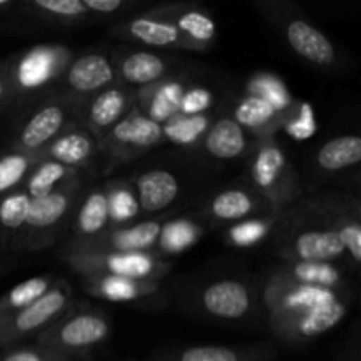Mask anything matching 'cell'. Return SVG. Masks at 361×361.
<instances>
[{"label": "cell", "mask_w": 361, "mask_h": 361, "mask_svg": "<svg viewBox=\"0 0 361 361\" xmlns=\"http://www.w3.org/2000/svg\"><path fill=\"white\" fill-rule=\"evenodd\" d=\"M74 303V293L67 282L59 281L48 293L20 312L0 321V351L23 345L66 316Z\"/></svg>", "instance_id": "1"}, {"label": "cell", "mask_w": 361, "mask_h": 361, "mask_svg": "<svg viewBox=\"0 0 361 361\" xmlns=\"http://www.w3.org/2000/svg\"><path fill=\"white\" fill-rule=\"evenodd\" d=\"M109 331L111 324L106 314L92 309L74 312L71 309L53 326L42 331L35 342L74 360L108 341Z\"/></svg>", "instance_id": "2"}, {"label": "cell", "mask_w": 361, "mask_h": 361, "mask_svg": "<svg viewBox=\"0 0 361 361\" xmlns=\"http://www.w3.org/2000/svg\"><path fill=\"white\" fill-rule=\"evenodd\" d=\"M67 261L87 277L109 275L136 281H152L166 271L164 264L148 252H80L69 250Z\"/></svg>", "instance_id": "3"}, {"label": "cell", "mask_w": 361, "mask_h": 361, "mask_svg": "<svg viewBox=\"0 0 361 361\" xmlns=\"http://www.w3.org/2000/svg\"><path fill=\"white\" fill-rule=\"evenodd\" d=\"M250 178L261 196L274 207L293 200L298 183L288 157L275 143H263L254 154L250 161Z\"/></svg>", "instance_id": "4"}, {"label": "cell", "mask_w": 361, "mask_h": 361, "mask_svg": "<svg viewBox=\"0 0 361 361\" xmlns=\"http://www.w3.org/2000/svg\"><path fill=\"white\" fill-rule=\"evenodd\" d=\"M78 189H80V182H73L71 185L55 190L48 196L30 200L27 222L21 235L18 236L20 243L16 247L25 245L28 249H37V247H42L46 238H51L53 231L73 210Z\"/></svg>", "instance_id": "5"}, {"label": "cell", "mask_w": 361, "mask_h": 361, "mask_svg": "<svg viewBox=\"0 0 361 361\" xmlns=\"http://www.w3.org/2000/svg\"><path fill=\"white\" fill-rule=\"evenodd\" d=\"M67 118H69L67 104L46 102L25 120L13 148L25 154L41 155V152L67 129Z\"/></svg>", "instance_id": "6"}, {"label": "cell", "mask_w": 361, "mask_h": 361, "mask_svg": "<svg viewBox=\"0 0 361 361\" xmlns=\"http://www.w3.org/2000/svg\"><path fill=\"white\" fill-rule=\"evenodd\" d=\"M207 314L222 321H240L252 310L254 293L238 279H222L207 286L200 296Z\"/></svg>", "instance_id": "7"}, {"label": "cell", "mask_w": 361, "mask_h": 361, "mask_svg": "<svg viewBox=\"0 0 361 361\" xmlns=\"http://www.w3.org/2000/svg\"><path fill=\"white\" fill-rule=\"evenodd\" d=\"M162 226L157 221L141 222L130 228L102 233L88 242H78L71 250L80 252H147L159 242Z\"/></svg>", "instance_id": "8"}, {"label": "cell", "mask_w": 361, "mask_h": 361, "mask_svg": "<svg viewBox=\"0 0 361 361\" xmlns=\"http://www.w3.org/2000/svg\"><path fill=\"white\" fill-rule=\"evenodd\" d=\"M284 37L293 51L317 67H330L337 60V51L323 30L305 18L291 16L282 25Z\"/></svg>", "instance_id": "9"}, {"label": "cell", "mask_w": 361, "mask_h": 361, "mask_svg": "<svg viewBox=\"0 0 361 361\" xmlns=\"http://www.w3.org/2000/svg\"><path fill=\"white\" fill-rule=\"evenodd\" d=\"M288 250L291 263H334L348 256L335 226L302 229L293 236Z\"/></svg>", "instance_id": "10"}, {"label": "cell", "mask_w": 361, "mask_h": 361, "mask_svg": "<svg viewBox=\"0 0 361 361\" xmlns=\"http://www.w3.org/2000/svg\"><path fill=\"white\" fill-rule=\"evenodd\" d=\"M120 32L130 37L133 41L141 42L145 46H155V48L169 49H189V51H201L197 44L185 37L178 28L169 21L155 16V14H145L134 20L127 21Z\"/></svg>", "instance_id": "11"}, {"label": "cell", "mask_w": 361, "mask_h": 361, "mask_svg": "<svg viewBox=\"0 0 361 361\" xmlns=\"http://www.w3.org/2000/svg\"><path fill=\"white\" fill-rule=\"evenodd\" d=\"M116 78V71L108 56L101 53H87L78 56L66 71V87L78 95L99 94L111 87Z\"/></svg>", "instance_id": "12"}, {"label": "cell", "mask_w": 361, "mask_h": 361, "mask_svg": "<svg viewBox=\"0 0 361 361\" xmlns=\"http://www.w3.org/2000/svg\"><path fill=\"white\" fill-rule=\"evenodd\" d=\"M133 108V95L122 87H108L95 94L87 109V126L95 136L106 137Z\"/></svg>", "instance_id": "13"}, {"label": "cell", "mask_w": 361, "mask_h": 361, "mask_svg": "<svg viewBox=\"0 0 361 361\" xmlns=\"http://www.w3.org/2000/svg\"><path fill=\"white\" fill-rule=\"evenodd\" d=\"M164 137L161 123L154 122L147 115L130 111L120 123H116L111 133L106 136L109 147L115 152H140L159 145Z\"/></svg>", "instance_id": "14"}, {"label": "cell", "mask_w": 361, "mask_h": 361, "mask_svg": "<svg viewBox=\"0 0 361 361\" xmlns=\"http://www.w3.org/2000/svg\"><path fill=\"white\" fill-rule=\"evenodd\" d=\"M137 207L145 214L166 210L180 194V182L168 169H150L137 176Z\"/></svg>", "instance_id": "15"}, {"label": "cell", "mask_w": 361, "mask_h": 361, "mask_svg": "<svg viewBox=\"0 0 361 361\" xmlns=\"http://www.w3.org/2000/svg\"><path fill=\"white\" fill-rule=\"evenodd\" d=\"M203 147L208 155L221 161H233L242 157L249 148L247 130L233 118H219L210 123L203 136Z\"/></svg>", "instance_id": "16"}, {"label": "cell", "mask_w": 361, "mask_h": 361, "mask_svg": "<svg viewBox=\"0 0 361 361\" xmlns=\"http://www.w3.org/2000/svg\"><path fill=\"white\" fill-rule=\"evenodd\" d=\"M152 14L175 25L189 41H192L194 44L203 49L214 41L215 34H217L215 21L207 13L196 9V7H162V9L154 11Z\"/></svg>", "instance_id": "17"}, {"label": "cell", "mask_w": 361, "mask_h": 361, "mask_svg": "<svg viewBox=\"0 0 361 361\" xmlns=\"http://www.w3.org/2000/svg\"><path fill=\"white\" fill-rule=\"evenodd\" d=\"M345 314H348V303H345L344 296H341V298L331 300L324 305L316 307L312 312H309L298 323L293 324L282 338L288 342L312 341V338L319 337V335L326 334L328 330L337 326L344 319Z\"/></svg>", "instance_id": "18"}, {"label": "cell", "mask_w": 361, "mask_h": 361, "mask_svg": "<svg viewBox=\"0 0 361 361\" xmlns=\"http://www.w3.org/2000/svg\"><path fill=\"white\" fill-rule=\"evenodd\" d=\"M267 348H228V345H190L162 355L154 361H271Z\"/></svg>", "instance_id": "19"}, {"label": "cell", "mask_w": 361, "mask_h": 361, "mask_svg": "<svg viewBox=\"0 0 361 361\" xmlns=\"http://www.w3.org/2000/svg\"><path fill=\"white\" fill-rule=\"evenodd\" d=\"M116 73L133 87H154L168 76L169 63L154 51H130L120 59Z\"/></svg>", "instance_id": "20"}, {"label": "cell", "mask_w": 361, "mask_h": 361, "mask_svg": "<svg viewBox=\"0 0 361 361\" xmlns=\"http://www.w3.org/2000/svg\"><path fill=\"white\" fill-rule=\"evenodd\" d=\"M94 150L95 143L90 133L81 129H66L41 152V157L80 169V166L94 155Z\"/></svg>", "instance_id": "21"}, {"label": "cell", "mask_w": 361, "mask_h": 361, "mask_svg": "<svg viewBox=\"0 0 361 361\" xmlns=\"http://www.w3.org/2000/svg\"><path fill=\"white\" fill-rule=\"evenodd\" d=\"M87 291L101 298L111 302H136L140 298H148L157 293V284L152 281H136L126 277H109V275H97L87 277L85 284Z\"/></svg>", "instance_id": "22"}, {"label": "cell", "mask_w": 361, "mask_h": 361, "mask_svg": "<svg viewBox=\"0 0 361 361\" xmlns=\"http://www.w3.org/2000/svg\"><path fill=\"white\" fill-rule=\"evenodd\" d=\"M73 182H78V169L49 161V159H42L27 176L25 192L30 196V200H34V197L48 196L55 190L71 185Z\"/></svg>", "instance_id": "23"}, {"label": "cell", "mask_w": 361, "mask_h": 361, "mask_svg": "<svg viewBox=\"0 0 361 361\" xmlns=\"http://www.w3.org/2000/svg\"><path fill=\"white\" fill-rule=\"evenodd\" d=\"M109 226V203L108 196L102 189H95L81 201L78 208L76 221H74V231L80 240L97 238L106 231Z\"/></svg>", "instance_id": "24"}, {"label": "cell", "mask_w": 361, "mask_h": 361, "mask_svg": "<svg viewBox=\"0 0 361 361\" xmlns=\"http://www.w3.org/2000/svg\"><path fill=\"white\" fill-rule=\"evenodd\" d=\"M361 161V137L356 134H344L326 141L316 154L317 168L326 173L353 168Z\"/></svg>", "instance_id": "25"}, {"label": "cell", "mask_w": 361, "mask_h": 361, "mask_svg": "<svg viewBox=\"0 0 361 361\" xmlns=\"http://www.w3.org/2000/svg\"><path fill=\"white\" fill-rule=\"evenodd\" d=\"M259 204H263V197H257L256 194L249 192V190L226 189L214 196L210 203V214L217 221H242L249 215L257 214Z\"/></svg>", "instance_id": "26"}, {"label": "cell", "mask_w": 361, "mask_h": 361, "mask_svg": "<svg viewBox=\"0 0 361 361\" xmlns=\"http://www.w3.org/2000/svg\"><path fill=\"white\" fill-rule=\"evenodd\" d=\"M281 109L261 95L252 94L243 97L235 108V122L243 129L263 133L277 126V118Z\"/></svg>", "instance_id": "27"}, {"label": "cell", "mask_w": 361, "mask_h": 361, "mask_svg": "<svg viewBox=\"0 0 361 361\" xmlns=\"http://www.w3.org/2000/svg\"><path fill=\"white\" fill-rule=\"evenodd\" d=\"M55 284V277L39 275V277L27 279L21 284L14 286L6 295L0 296V321L23 310L25 307H28L35 300L41 298L44 293H48Z\"/></svg>", "instance_id": "28"}, {"label": "cell", "mask_w": 361, "mask_h": 361, "mask_svg": "<svg viewBox=\"0 0 361 361\" xmlns=\"http://www.w3.org/2000/svg\"><path fill=\"white\" fill-rule=\"evenodd\" d=\"M286 277L295 282L314 288H326L344 291V279L334 263H300L293 261L284 270H281Z\"/></svg>", "instance_id": "29"}, {"label": "cell", "mask_w": 361, "mask_h": 361, "mask_svg": "<svg viewBox=\"0 0 361 361\" xmlns=\"http://www.w3.org/2000/svg\"><path fill=\"white\" fill-rule=\"evenodd\" d=\"M30 196L25 190H14L0 197V236L6 242L18 240L27 222Z\"/></svg>", "instance_id": "30"}, {"label": "cell", "mask_w": 361, "mask_h": 361, "mask_svg": "<svg viewBox=\"0 0 361 361\" xmlns=\"http://www.w3.org/2000/svg\"><path fill=\"white\" fill-rule=\"evenodd\" d=\"M41 161V155L25 154L14 148L0 155V197L18 190V185L27 180L32 169Z\"/></svg>", "instance_id": "31"}, {"label": "cell", "mask_w": 361, "mask_h": 361, "mask_svg": "<svg viewBox=\"0 0 361 361\" xmlns=\"http://www.w3.org/2000/svg\"><path fill=\"white\" fill-rule=\"evenodd\" d=\"M208 127H210V120L204 115H175L168 122H164L162 134H164L166 140L175 141L178 145H190L196 143L201 136H204Z\"/></svg>", "instance_id": "32"}, {"label": "cell", "mask_w": 361, "mask_h": 361, "mask_svg": "<svg viewBox=\"0 0 361 361\" xmlns=\"http://www.w3.org/2000/svg\"><path fill=\"white\" fill-rule=\"evenodd\" d=\"M183 90L180 83H166L155 90L154 97L150 99L148 104L147 116L157 123L168 122L171 116L178 115L180 101H182Z\"/></svg>", "instance_id": "33"}, {"label": "cell", "mask_w": 361, "mask_h": 361, "mask_svg": "<svg viewBox=\"0 0 361 361\" xmlns=\"http://www.w3.org/2000/svg\"><path fill=\"white\" fill-rule=\"evenodd\" d=\"M30 7L39 14L60 21H80L81 18L88 16L83 0H34Z\"/></svg>", "instance_id": "34"}, {"label": "cell", "mask_w": 361, "mask_h": 361, "mask_svg": "<svg viewBox=\"0 0 361 361\" xmlns=\"http://www.w3.org/2000/svg\"><path fill=\"white\" fill-rule=\"evenodd\" d=\"M0 361H73V358L34 342L0 351Z\"/></svg>", "instance_id": "35"}, {"label": "cell", "mask_w": 361, "mask_h": 361, "mask_svg": "<svg viewBox=\"0 0 361 361\" xmlns=\"http://www.w3.org/2000/svg\"><path fill=\"white\" fill-rule=\"evenodd\" d=\"M106 196L109 203V222H127L140 210L136 197L126 187H113L109 192H106Z\"/></svg>", "instance_id": "36"}, {"label": "cell", "mask_w": 361, "mask_h": 361, "mask_svg": "<svg viewBox=\"0 0 361 361\" xmlns=\"http://www.w3.org/2000/svg\"><path fill=\"white\" fill-rule=\"evenodd\" d=\"M337 228L338 236H341V242L344 245L345 254L353 259V263L360 264L361 261V226L358 219H348L342 217L338 219L337 224H334Z\"/></svg>", "instance_id": "37"}, {"label": "cell", "mask_w": 361, "mask_h": 361, "mask_svg": "<svg viewBox=\"0 0 361 361\" xmlns=\"http://www.w3.org/2000/svg\"><path fill=\"white\" fill-rule=\"evenodd\" d=\"M212 104V94L207 88H190L189 92H183L182 101H180L178 115L196 116L207 111Z\"/></svg>", "instance_id": "38"}, {"label": "cell", "mask_w": 361, "mask_h": 361, "mask_svg": "<svg viewBox=\"0 0 361 361\" xmlns=\"http://www.w3.org/2000/svg\"><path fill=\"white\" fill-rule=\"evenodd\" d=\"M162 235V247L168 250H182L183 247L190 245L194 240L192 226L185 224V222H176V224H169L168 229L161 233Z\"/></svg>", "instance_id": "39"}, {"label": "cell", "mask_w": 361, "mask_h": 361, "mask_svg": "<svg viewBox=\"0 0 361 361\" xmlns=\"http://www.w3.org/2000/svg\"><path fill=\"white\" fill-rule=\"evenodd\" d=\"M268 226L264 222L252 221V222H243V224L236 226L229 231V236H231L233 242L236 245H250V243H256L267 235Z\"/></svg>", "instance_id": "40"}, {"label": "cell", "mask_w": 361, "mask_h": 361, "mask_svg": "<svg viewBox=\"0 0 361 361\" xmlns=\"http://www.w3.org/2000/svg\"><path fill=\"white\" fill-rule=\"evenodd\" d=\"M288 133L291 134L293 137H296V140H305V137L312 136V134L316 133L314 113L309 104L302 106V111H300L298 118L291 120V123L288 126Z\"/></svg>", "instance_id": "41"}, {"label": "cell", "mask_w": 361, "mask_h": 361, "mask_svg": "<svg viewBox=\"0 0 361 361\" xmlns=\"http://www.w3.org/2000/svg\"><path fill=\"white\" fill-rule=\"evenodd\" d=\"M88 14H115L126 7L123 0H83Z\"/></svg>", "instance_id": "42"}, {"label": "cell", "mask_w": 361, "mask_h": 361, "mask_svg": "<svg viewBox=\"0 0 361 361\" xmlns=\"http://www.w3.org/2000/svg\"><path fill=\"white\" fill-rule=\"evenodd\" d=\"M14 92V76L13 71L2 67L0 69V106L13 95Z\"/></svg>", "instance_id": "43"}]
</instances>
